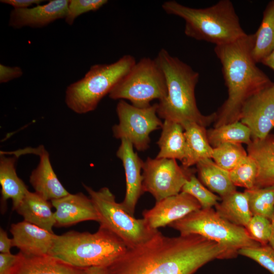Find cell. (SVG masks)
I'll return each instance as SVG.
<instances>
[{
	"instance_id": "obj_1",
	"label": "cell",
	"mask_w": 274,
	"mask_h": 274,
	"mask_svg": "<svg viewBox=\"0 0 274 274\" xmlns=\"http://www.w3.org/2000/svg\"><path fill=\"white\" fill-rule=\"evenodd\" d=\"M235 254L198 234L168 237L158 231L146 243L128 249L106 267V274H194L214 260Z\"/></svg>"
},
{
	"instance_id": "obj_2",
	"label": "cell",
	"mask_w": 274,
	"mask_h": 274,
	"mask_svg": "<svg viewBox=\"0 0 274 274\" xmlns=\"http://www.w3.org/2000/svg\"><path fill=\"white\" fill-rule=\"evenodd\" d=\"M254 40V34H247L230 43L215 47L214 52L222 65L228 97L216 112L214 127L239 121L247 100L273 84L253 58Z\"/></svg>"
},
{
	"instance_id": "obj_3",
	"label": "cell",
	"mask_w": 274,
	"mask_h": 274,
	"mask_svg": "<svg viewBox=\"0 0 274 274\" xmlns=\"http://www.w3.org/2000/svg\"><path fill=\"white\" fill-rule=\"evenodd\" d=\"M155 59L164 74L167 87L166 97L157 104L158 116L182 126L194 122L206 127L214 122L216 112L204 115L196 105L195 89L199 73L165 49Z\"/></svg>"
},
{
	"instance_id": "obj_4",
	"label": "cell",
	"mask_w": 274,
	"mask_h": 274,
	"mask_svg": "<svg viewBox=\"0 0 274 274\" xmlns=\"http://www.w3.org/2000/svg\"><path fill=\"white\" fill-rule=\"evenodd\" d=\"M162 8L167 14L183 19L185 35L198 41L221 45L247 35L229 0H221L203 9L193 8L175 1H168L163 3Z\"/></svg>"
},
{
	"instance_id": "obj_5",
	"label": "cell",
	"mask_w": 274,
	"mask_h": 274,
	"mask_svg": "<svg viewBox=\"0 0 274 274\" xmlns=\"http://www.w3.org/2000/svg\"><path fill=\"white\" fill-rule=\"evenodd\" d=\"M127 249L118 236L99 227L93 233L71 230L56 234L50 255L78 267H107Z\"/></svg>"
},
{
	"instance_id": "obj_6",
	"label": "cell",
	"mask_w": 274,
	"mask_h": 274,
	"mask_svg": "<svg viewBox=\"0 0 274 274\" xmlns=\"http://www.w3.org/2000/svg\"><path fill=\"white\" fill-rule=\"evenodd\" d=\"M135 63L133 56L126 54L113 63L91 66L84 77L67 87L66 106L79 114L94 111Z\"/></svg>"
},
{
	"instance_id": "obj_7",
	"label": "cell",
	"mask_w": 274,
	"mask_h": 274,
	"mask_svg": "<svg viewBox=\"0 0 274 274\" xmlns=\"http://www.w3.org/2000/svg\"><path fill=\"white\" fill-rule=\"evenodd\" d=\"M96 209L99 227L118 236L128 249L138 247L151 239L159 231L150 228L145 220L136 219L116 201L108 187L97 191L83 184Z\"/></svg>"
},
{
	"instance_id": "obj_8",
	"label": "cell",
	"mask_w": 274,
	"mask_h": 274,
	"mask_svg": "<svg viewBox=\"0 0 274 274\" xmlns=\"http://www.w3.org/2000/svg\"><path fill=\"white\" fill-rule=\"evenodd\" d=\"M168 226L178 231L180 235L198 234L216 242L236 255L242 248L261 245L253 239L245 227L224 219L213 208L192 212Z\"/></svg>"
},
{
	"instance_id": "obj_9",
	"label": "cell",
	"mask_w": 274,
	"mask_h": 274,
	"mask_svg": "<svg viewBox=\"0 0 274 274\" xmlns=\"http://www.w3.org/2000/svg\"><path fill=\"white\" fill-rule=\"evenodd\" d=\"M167 95L164 74L155 59L143 57L114 87L109 94L114 100L130 101L140 108L150 106L152 100L163 99Z\"/></svg>"
},
{
	"instance_id": "obj_10",
	"label": "cell",
	"mask_w": 274,
	"mask_h": 274,
	"mask_svg": "<svg viewBox=\"0 0 274 274\" xmlns=\"http://www.w3.org/2000/svg\"><path fill=\"white\" fill-rule=\"evenodd\" d=\"M158 104L140 108L119 100L116 106L119 119L118 124L112 128L113 135L118 139H126L139 151L149 148L150 134L162 128L163 123L158 117Z\"/></svg>"
},
{
	"instance_id": "obj_11",
	"label": "cell",
	"mask_w": 274,
	"mask_h": 274,
	"mask_svg": "<svg viewBox=\"0 0 274 274\" xmlns=\"http://www.w3.org/2000/svg\"><path fill=\"white\" fill-rule=\"evenodd\" d=\"M142 169L143 192L150 193L156 202L181 192L193 174V170L179 165L174 159L148 157Z\"/></svg>"
},
{
	"instance_id": "obj_12",
	"label": "cell",
	"mask_w": 274,
	"mask_h": 274,
	"mask_svg": "<svg viewBox=\"0 0 274 274\" xmlns=\"http://www.w3.org/2000/svg\"><path fill=\"white\" fill-rule=\"evenodd\" d=\"M251 131L252 141L265 139L274 128V83L244 105L240 120Z\"/></svg>"
},
{
	"instance_id": "obj_13",
	"label": "cell",
	"mask_w": 274,
	"mask_h": 274,
	"mask_svg": "<svg viewBox=\"0 0 274 274\" xmlns=\"http://www.w3.org/2000/svg\"><path fill=\"white\" fill-rule=\"evenodd\" d=\"M200 209V203L194 197L181 192L156 202L152 209L144 210L142 215L150 228L158 230Z\"/></svg>"
},
{
	"instance_id": "obj_14",
	"label": "cell",
	"mask_w": 274,
	"mask_h": 274,
	"mask_svg": "<svg viewBox=\"0 0 274 274\" xmlns=\"http://www.w3.org/2000/svg\"><path fill=\"white\" fill-rule=\"evenodd\" d=\"M133 146L128 140H121V144L116 152L117 156L122 161L126 177V192L123 201L121 202L124 209L133 215L136 205L143 191V176L141 170L144 161L135 152Z\"/></svg>"
},
{
	"instance_id": "obj_15",
	"label": "cell",
	"mask_w": 274,
	"mask_h": 274,
	"mask_svg": "<svg viewBox=\"0 0 274 274\" xmlns=\"http://www.w3.org/2000/svg\"><path fill=\"white\" fill-rule=\"evenodd\" d=\"M50 201L55 209V227H67L85 221L98 222V215L92 200L82 192L70 193Z\"/></svg>"
},
{
	"instance_id": "obj_16",
	"label": "cell",
	"mask_w": 274,
	"mask_h": 274,
	"mask_svg": "<svg viewBox=\"0 0 274 274\" xmlns=\"http://www.w3.org/2000/svg\"><path fill=\"white\" fill-rule=\"evenodd\" d=\"M69 1L53 0L47 4L26 9H14L10 13L9 25L14 28L43 27L65 19Z\"/></svg>"
},
{
	"instance_id": "obj_17",
	"label": "cell",
	"mask_w": 274,
	"mask_h": 274,
	"mask_svg": "<svg viewBox=\"0 0 274 274\" xmlns=\"http://www.w3.org/2000/svg\"><path fill=\"white\" fill-rule=\"evenodd\" d=\"M10 231L13 247L30 256L50 255L56 234L24 220L13 223Z\"/></svg>"
},
{
	"instance_id": "obj_18",
	"label": "cell",
	"mask_w": 274,
	"mask_h": 274,
	"mask_svg": "<svg viewBox=\"0 0 274 274\" xmlns=\"http://www.w3.org/2000/svg\"><path fill=\"white\" fill-rule=\"evenodd\" d=\"M39 163L29 177V182L37 194L51 201L67 195L70 193L61 184L52 166L49 153L42 145L36 148Z\"/></svg>"
},
{
	"instance_id": "obj_19",
	"label": "cell",
	"mask_w": 274,
	"mask_h": 274,
	"mask_svg": "<svg viewBox=\"0 0 274 274\" xmlns=\"http://www.w3.org/2000/svg\"><path fill=\"white\" fill-rule=\"evenodd\" d=\"M17 255L12 274H84L86 269L51 255L30 256L20 252Z\"/></svg>"
},
{
	"instance_id": "obj_20",
	"label": "cell",
	"mask_w": 274,
	"mask_h": 274,
	"mask_svg": "<svg viewBox=\"0 0 274 274\" xmlns=\"http://www.w3.org/2000/svg\"><path fill=\"white\" fill-rule=\"evenodd\" d=\"M247 153L258 168L255 187L274 186V135L269 134L264 139L252 141L247 145Z\"/></svg>"
},
{
	"instance_id": "obj_21",
	"label": "cell",
	"mask_w": 274,
	"mask_h": 274,
	"mask_svg": "<svg viewBox=\"0 0 274 274\" xmlns=\"http://www.w3.org/2000/svg\"><path fill=\"white\" fill-rule=\"evenodd\" d=\"M52 207L51 201L28 191L15 211L24 221L53 233L55 220Z\"/></svg>"
},
{
	"instance_id": "obj_22",
	"label": "cell",
	"mask_w": 274,
	"mask_h": 274,
	"mask_svg": "<svg viewBox=\"0 0 274 274\" xmlns=\"http://www.w3.org/2000/svg\"><path fill=\"white\" fill-rule=\"evenodd\" d=\"M17 156L6 157L1 153L0 157V184L1 189V203L6 205V202L11 199L13 209L15 210L29 191L23 181L18 176L16 171Z\"/></svg>"
},
{
	"instance_id": "obj_23",
	"label": "cell",
	"mask_w": 274,
	"mask_h": 274,
	"mask_svg": "<svg viewBox=\"0 0 274 274\" xmlns=\"http://www.w3.org/2000/svg\"><path fill=\"white\" fill-rule=\"evenodd\" d=\"M182 126L187 147L182 166L188 168L201 160L212 158L213 148L209 143L206 127L194 122L187 123Z\"/></svg>"
},
{
	"instance_id": "obj_24",
	"label": "cell",
	"mask_w": 274,
	"mask_h": 274,
	"mask_svg": "<svg viewBox=\"0 0 274 274\" xmlns=\"http://www.w3.org/2000/svg\"><path fill=\"white\" fill-rule=\"evenodd\" d=\"M161 129L157 142L159 151L156 158L178 159L182 162L187 151L184 128L179 123L165 120Z\"/></svg>"
},
{
	"instance_id": "obj_25",
	"label": "cell",
	"mask_w": 274,
	"mask_h": 274,
	"mask_svg": "<svg viewBox=\"0 0 274 274\" xmlns=\"http://www.w3.org/2000/svg\"><path fill=\"white\" fill-rule=\"evenodd\" d=\"M196 165L200 181L221 198L236 191L229 172L219 166L212 158L201 160Z\"/></svg>"
},
{
	"instance_id": "obj_26",
	"label": "cell",
	"mask_w": 274,
	"mask_h": 274,
	"mask_svg": "<svg viewBox=\"0 0 274 274\" xmlns=\"http://www.w3.org/2000/svg\"><path fill=\"white\" fill-rule=\"evenodd\" d=\"M216 212L222 218L236 225L246 227L250 221L251 213L246 193L235 191L221 198L216 206Z\"/></svg>"
},
{
	"instance_id": "obj_27",
	"label": "cell",
	"mask_w": 274,
	"mask_h": 274,
	"mask_svg": "<svg viewBox=\"0 0 274 274\" xmlns=\"http://www.w3.org/2000/svg\"><path fill=\"white\" fill-rule=\"evenodd\" d=\"M252 55L255 62L261 63L274 49V1L268 3L263 14L261 23L254 33Z\"/></svg>"
},
{
	"instance_id": "obj_28",
	"label": "cell",
	"mask_w": 274,
	"mask_h": 274,
	"mask_svg": "<svg viewBox=\"0 0 274 274\" xmlns=\"http://www.w3.org/2000/svg\"><path fill=\"white\" fill-rule=\"evenodd\" d=\"M207 133L213 148L225 143L248 145L252 141L250 129L240 121L208 129Z\"/></svg>"
},
{
	"instance_id": "obj_29",
	"label": "cell",
	"mask_w": 274,
	"mask_h": 274,
	"mask_svg": "<svg viewBox=\"0 0 274 274\" xmlns=\"http://www.w3.org/2000/svg\"><path fill=\"white\" fill-rule=\"evenodd\" d=\"M252 216L259 215L271 220L274 214V186L246 189Z\"/></svg>"
},
{
	"instance_id": "obj_30",
	"label": "cell",
	"mask_w": 274,
	"mask_h": 274,
	"mask_svg": "<svg viewBox=\"0 0 274 274\" xmlns=\"http://www.w3.org/2000/svg\"><path fill=\"white\" fill-rule=\"evenodd\" d=\"M247 155L242 144L225 143L213 148L212 159L219 166L229 172Z\"/></svg>"
},
{
	"instance_id": "obj_31",
	"label": "cell",
	"mask_w": 274,
	"mask_h": 274,
	"mask_svg": "<svg viewBox=\"0 0 274 274\" xmlns=\"http://www.w3.org/2000/svg\"><path fill=\"white\" fill-rule=\"evenodd\" d=\"M229 175L235 186L251 189L255 187L258 168L255 160L248 155L233 169Z\"/></svg>"
},
{
	"instance_id": "obj_32",
	"label": "cell",
	"mask_w": 274,
	"mask_h": 274,
	"mask_svg": "<svg viewBox=\"0 0 274 274\" xmlns=\"http://www.w3.org/2000/svg\"><path fill=\"white\" fill-rule=\"evenodd\" d=\"M181 192L194 197L200 203L201 209L212 208L221 200V198L206 188L194 174H192L182 188Z\"/></svg>"
},
{
	"instance_id": "obj_33",
	"label": "cell",
	"mask_w": 274,
	"mask_h": 274,
	"mask_svg": "<svg viewBox=\"0 0 274 274\" xmlns=\"http://www.w3.org/2000/svg\"><path fill=\"white\" fill-rule=\"evenodd\" d=\"M238 254L250 258L274 274V249L270 246L260 245L240 249Z\"/></svg>"
},
{
	"instance_id": "obj_34",
	"label": "cell",
	"mask_w": 274,
	"mask_h": 274,
	"mask_svg": "<svg viewBox=\"0 0 274 274\" xmlns=\"http://www.w3.org/2000/svg\"><path fill=\"white\" fill-rule=\"evenodd\" d=\"M245 228L253 239L261 245L269 243L271 227L268 219L259 215L252 216Z\"/></svg>"
},
{
	"instance_id": "obj_35",
	"label": "cell",
	"mask_w": 274,
	"mask_h": 274,
	"mask_svg": "<svg viewBox=\"0 0 274 274\" xmlns=\"http://www.w3.org/2000/svg\"><path fill=\"white\" fill-rule=\"evenodd\" d=\"M107 0L69 1L65 22L72 25L75 19L82 14L99 9L108 3Z\"/></svg>"
},
{
	"instance_id": "obj_36",
	"label": "cell",
	"mask_w": 274,
	"mask_h": 274,
	"mask_svg": "<svg viewBox=\"0 0 274 274\" xmlns=\"http://www.w3.org/2000/svg\"><path fill=\"white\" fill-rule=\"evenodd\" d=\"M23 75L22 69L19 66H9L0 64V83H7L19 78Z\"/></svg>"
},
{
	"instance_id": "obj_37",
	"label": "cell",
	"mask_w": 274,
	"mask_h": 274,
	"mask_svg": "<svg viewBox=\"0 0 274 274\" xmlns=\"http://www.w3.org/2000/svg\"><path fill=\"white\" fill-rule=\"evenodd\" d=\"M17 259V254L1 253L0 274H12Z\"/></svg>"
},
{
	"instance_id": "obj_38",
	"label": "cell",
	"mask_w": 274,
	"mask_h": 274,
	"mask_svg": "<svg viewBox=\"0 0 274 274\" xmlns=\"http://www.w3.org/2000/svg\"><path fill=\"white\" fill-rule=\"evenodd\" d=\"M0 2L12 6L14 9H26L35 5H39L44 1L42 0H1Z\"/></svg>"
},
{
	"instance_id": "obj_39",
	"label": "cell",
	"mask_w": 274,
	"mask_h": 274,
	"mask_svg": "<svg viewBox=\"0 0 274 274\" xmlns=\"http://www.w3.org/2000/svg\"><path fill=\"white\" fill-rule=\"evenodd\" d=\"M13 247L12 238H10L7 232L0 228V252L1 253H11Z\"/></svg>"
},
{
	"instance_id": "obj_40",
	"label": "cell",
	"mask_w": 274,
	"mask_h": 274,
	"mask_svg": "<svg viewBox=\"0 0 274 274\" xmlns=\"http://www.w3.org/2000/svg\"><path fill=\"white\" fill-rule=\"evenodd\" d=\"M106 267L93 266L86 268L84 274H106Z\"/></svg>"
},
{
	"instance_id": "obj_41",
	"label": "cell",
	"mask_w": 274,
	"mask_h": 274,
	"mask_svg": "<svg viewBox=\"0 0 274 274\" xmlns=\"http://www.w3.org/2000/svg\"><path fill=\"white\" fill-rule=\"evenodd\" d=\"M261 63L274 71V49Z\"/></svg>"
},
{
	"instance_id": "obj_42",
	"label": "cell",
	"mask_w": 274,
	"mask_h": 274,
	"mask_svg": "<svg viewBox=\"0 0 274 274\" xmlns=\"http://www.w3.org/2000/svg\"><path fill=\"white\" fill-rule=\"evenodd\" d=\"M271 221V235L269 241V246L274 249V214L270 220Z\"/></svg>"
}]
</instances>
